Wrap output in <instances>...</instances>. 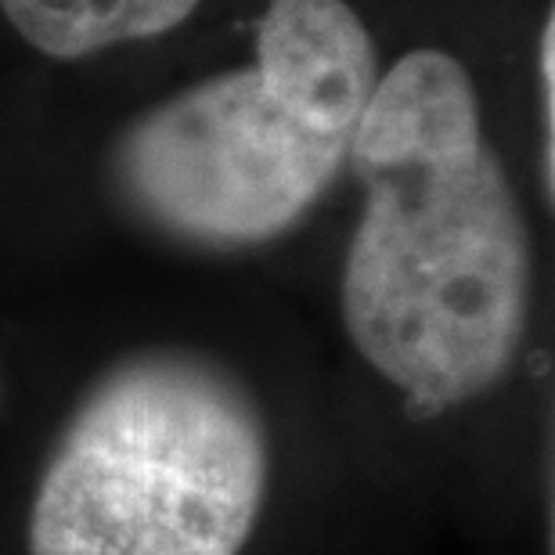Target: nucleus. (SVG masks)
Instances as JSON below:
<instances>
[{"label":"nucleus","mask_w":555,"mask_h":555,"mask_svg":"<svg viewBox=\"0 0 555 555\" xmlns=\"http://www.w3.org/2000/svg\"><path fill=\"white\" fill-rule=\"evenodd\" d=\"M347 159L364 184L339 282L347 336L426 415L487 393L524 347L534 242L465 65L404 54Z\"/></svg>","instance_id":"1"},{"label":"nucleus","mask_w":555,"mask_h":555,"mask_svg":"<svg viewBox=\"0 0 555 555\" xmlns=\"http://www.w3.org/2000/svg\"><path fill=\"white\" fill-rule=\"evenodd\" d=\"M375 83V43L347 0H268L253 65L188 87L119 134L116 192L184 246L274 242L336 181Z\"/></svg>","instance_id":"2"},{"label":"nucleus","mask_w":555,"mask_h":555,"mask_svg":"<svg viewBox=\"0 0 555 555\" xmlns=\"http://www.w3.org/2000/svg\"><path fill=\"white\" fill-rule=\"evenodd\" d=\"M268 473V426L238 375L188 350L130 353L54 440L29 555H238Z\"/></svg>","instance_id":"3"},{"label":"nucleus","mask_w":555,"mask_h":555,"mask_svg":"<svg viewBox=\"0 0 555 555\" xmlns=\"http://www.w3.org/2000/svg\"><path fill=\"white\" fill-rule=\"evenodd\" d=\"M198 0H0L22 40L51 59H83L127 40L177 29Z\"/></svg>","instance_id":"4"},{"label":"nucleus","mask_w":555,"mask_h":555,"mask_svg":"<svg viewBox=\"0 0 555 555\" xmlns=\"http://www.w3.org/2000/svg\"><path fill=\"white\" fill-rule=\"evenodd\" d=\"M555 26H552V15L545 18V33H541V94H545V195L552 198V134H555V119H552V94H555V83H552V69H555Z\"/></svg>","instance_id":"5"}]
</instances>
